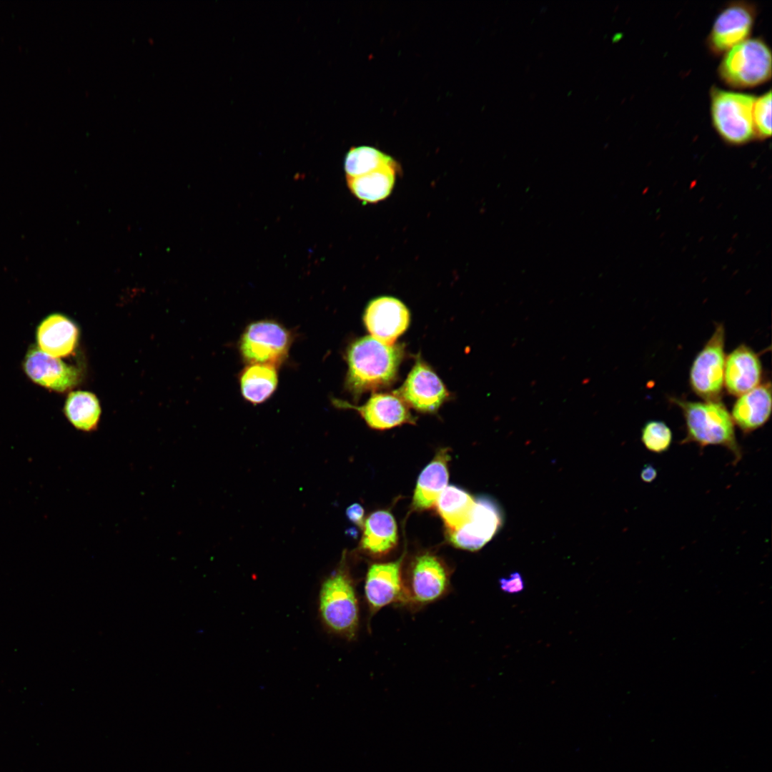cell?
I'll return each mask as SVG.
<instances>
[{
  "instance_id": "d6986e66",
  "label": "cell",
  "mask_w": 772,
  "mask_h": 772,
  "mask_svg": "<svg viewBox=\"0 0 772 772\" xmlns=\"http://www.w3.org/2000/svg\"><path fill=\"white\" fill-rule=\"evenodd\" d=\"M450 460L449 452L440 450L421 472L412 499V505L415 509H430L436 504L439 496L447 487Z\"/></svg>"
},
{
  "instance_id": "5b68a950",
  "label": "cell",
  "mask_w": 772,
  "mask_h": 772,
  "mask_svg": "<svg viewBox=\"0 0 772 772\" xmlns=\"http://www.w3.org/2000/svg\"><path fill=\"white\" fill-rule=\"evenodd\" d=\"M721 79L734 88L762 84L771 76V52L761 38H751L726 52L718 69Z\"/></svg>"
},
{
  "instance_id": "7c38bea8",
  "label": "cell",
  "mask_w": 772,
  "mask_h": 772,
  "mask_svg": "<svg viewBox=\"0 0 772 772\" xmlns=\"http://www.w3.org/2000/svg\"><path fill=\"white\" fill-rule=\"evenodd\" d=\"M398 397L423 412L436 411L448 396L437 375L425 363L417 361L407 380L395 392Z\"/></svg>"
},
{
  "instance_id": "e0dca14e",
  "label": "cell",
  "mask_w": 772,
  "mask_h": 772,
  "mask_svg": "<svg viewBox=\"0 0 772 772\" xmlns=\"http://www.w3.org/2000/svg\"><path fill=\"white\" fill-rule=\"evenodd\" d=\"M771 407V385L768 381L738 397L730 413L734 425L743 435H748L766 425Z\"/></svg>"
},
{
  "instance_id": "2e32d148",
  "label": "cell",
  "mask_w": 772,
  "mask_h": 772,
  "mask_svg": "<svg viewBox=\"0 0 772 772\" xmlns=\"http://www.w3.org/2000/svg\"><path fill=\"white\" fill-rule=\"evenodd\" d=\"M339 407L356 409L367 425L378 430H385L403 423H413L414 420L402 400L396 395L375 394L361 407L346 402L333 400Z\"/></svg>"
},
{
  "instance_id": "ac0fdd59",
  "label": "cell",
  "mask_w": 772,
  "mask_h": 772,
  "mask_svg": "<svg viewBox=\"0 0 772 772\" xmlns=\"http://www.w3.org/2000/svg\"><path fill=\"white\" fill-rule=\"evenodd\" d=\"M79 330L66 317L53 314L46 317L36 330L38 347L52 357L71 355L77 344Z\"/></svg>"
},
{
  "instance_id": "9a60e30c",
  "label": "cell",
  "mask_w": 772,
  "mask_h": 772,
  "mask_svg": "<svg viewBox=\"0 0 772 772\" xmlns=\"http://www.w3.org/2000/svg\"><path fill=\"white\" fill-rule=\"evenodd\" d=\"M763 367L758 354L743 343L726 358L724 388L730 395L739 397L758 387L762 381Z\"/></svg>"
},
{
  "instance_id": "7402d4cb",
  "label": "cell",
  "mask_w": 772,
  "mask_h": 772,
  "mask_svg": "<svg viewBox=\"0 0 772 772\" xmlns=\"http://www.w3.org/2000/svg\"><path fill=\"white\" fill-rule=\"evenodd\" d=\"M241 392L252 404H259L270 397L278 384L276 367L264 364H252L244 368L239 377Z\"/></svg>"
},
{
  "instance_id": "d4e9b609",
  "label": "cell",
  "mask_w": 772,
  "mask_h": 772,
  "mask_svg": "<svg viewBox=\"0 0 772 772\" xmlns=\"http://www.w3.org/2000/svg\"><path fill=\"white\" fill-rule=\"evenodd\" d=\"M395 160L382 151L370 146L350 148L345 157L347 177H356L372 172Z\"/></svg>"
},
{
  "instance_id": "f546056e",
  "label": "cell",
  "mask_w": 772,
  "mask_h": 772,
  "mask_svg": "<svg viewBox=\"0 0 772 772\" xmlns=\"http://www.w3.org/2000/svg\"><path fill=\"white\" fill-rule=\"evenodd\" d=\"M658 475L656 468L650 463H646L643 465L640 470V479L645 483H650L653 482Z\"/></svg>"
},
{
  "instance_id": "3957f363",
  "label": "cell",
  "mask_w": 772,
  "mask_h": 772,
  "mask_svg": "<svg viewBox=\"0 0 772 772\" xmlns=\"http://www.w3.org/2000/svg\"><path fill=\"white\" fill-rule=\"evenodd\" d=\"M322 583L318 599L320 619L331 633L354 640L360 628V603L355 580L345 561Z\"/></svg>"
},
{
  "instance_id": "ffe728a7",
  "label": "cell",
  "mask_w": 772,
  "mask_h": 772,
  "mask_svg": "<svg viewBox=\"0 0 772 772\" xmlns=\"http://www.w3.org/2000/svg\"><path fill=\"white\" fill-rule=\"evenodd\" d=\"M363 527L360 547L369 555L374 557L385 555L397 544L396 522L388 511L378 510L370 514Z\"/></svg>"
},
{
  "instance_id": "6da1fadb",
  "label": "cell",
  "mask_w": 772,
  "mask_h": 772,
  "mask_svg": "<svg viewBox=\"0 0 772 772\" xmlns=\"http://www.w3.org/2000/svg\"><path fill=\"white\" fill-rule=\"evenodd\" d=\"M670 400L681 410L685 420L686 436L680 444H696L701 450L721 446L733 456V464L743 457L731 413L720 401H689L673 397Z\"/></svg>"
},
{
  "instance_id": "603a6c76",
  "label": "cell",
  "mask_w": 772,
  "mask_h": 772,
  "mask_svg": "<svg viewBox=\"0 0 772 772\" xmlns=\"http://www.w3.org/2000/svg\"><path fill=\"white\" fill-rule=\"evenodd\" d=\"M475 500L465 490L453 486H447L439 496L437 510L449 532L462 528L469 520Z\"/></svg>"
},
{
  "instance_id": "5bb4252c",
  "label": "cell",
  "mask_w": 772,
  "mask_h": 772,
  "mask_svg": "<svg viewBox=\"0 0 772 772\" xmlns=\"http://www.w3.org/2000/svg\"><path fill=\"white\" fill-rule=\"evenodd\" d=\"M364 320L373 338L386 345H393L407 329L410 314L400 300L382 297L368 305Z\"/></svg>"
},
{
  "instance_id": "30bf717a",
  "label": "cell",
  "mask_w": 772,
  "mask_h": 772,
  "mask_svg": "<svg viewBox=\"0 0 772 772\" xmlns=\"http://www.w3.org/2000/svg\"><path fill=\"white\" fill-rule=\"evenodd\" d=\"M503 513L492 498L480 497L467 522L459 530L449 532V539L456 548L476 551L481 549L498 532L503 524Z\"/></svg>"
},
{
  "instance_id": "8992f818",
  "label": "cell",
  "mask_w": 772,
  "mask_h": 772,
  "mask_svg": "<svg viewBox=\"0 0 772 772\" xmlns=\"http://www.w3.org/2000/svg\"><path fill=\"white\" fill-rule=\"evenodd\" d=\"M710 96L712 123L725 142L743 144L756 138L753 121L756 96L716 86L711 88Z\"/></svg>"
},
{
  "instance_id": "4316f807",
  "label": "cell",
  "mask_w": 772,
  "mask_h": 772,
  "mask_svg": "<svg viewBox=\"0 0 772 772\" xmlns=\"http://www.w3.org/2000/svg\"><path fill=\"white\" fill-rule=\"evenodd\" d=\"M771 91L756 97L753 109V121L756 137L766 139L771 134Z\"/></svg>"
},
{
  "instance_id": "484cf974",
  "label": "cell",
  "mask_w": 772,
  "mask_h": 772,
  "mask_svg": "<svg viewBox=\"0 0 772 772\" xmlns=\"http://www.w3.org/2000/svg\"><path fill=\"white\" fill-rule=\"evenodd\" d=\"M640 440L648 451L663 454L668 452L672 445L673 432L665 422L650 420L641 428Z\"/></svg>"
},
{
  "instance_id": "44dd1931",
  "label": "cell",
  "mask_w": 772,
  "mask_h": 772,
  "mask_svg": "<svg viewBox=\"0 0 772 772\" xmlns=\"http://www.w3.org/2000/svg\"><path fill=\"white\" fill-rule=\"evenodd\" d=\"M397 168L395 161L366 174L347 177V185L358 199L366 203L377 202L391 193Z\"/></svg>"
},
{
  "instance_id": "cb8c5ba5",
  "label": "cell",
  "mask_w": 772,
  "mask_h": 772,
  "mask_svg": "<svg viewBox=\"0 0 772 772\" xmlns=\"http://www.w3.org/2000/svg\"><path fill=\"white\" fill-rule=\"evenodd\" d=\"M64 413L70 423L84 432H91L97 428L101 407L97 397L91 392L75 391L69 394Z\"/></svg>"
},
{
  "instance_id": "52a82bcc",
  "label": "cell",
  "mask_w": 772,
  "mask_h": 772,
  "mask_svg": "<svg viewBox=\"0 0 772 772\" xmlns=\"http://www.w3.org/2000/svg\"><path fill=\"white\" fill-rule=\"evenodd\" d=\"M726 330L716 323L715 330L695 357L689 371L691 390L704 401L721 400L724 390Z\"/></svg>"
},
{
  "instance_id": "9c48e42d",
  "label": "cell",
  "mask_w": 772,
  "mask_h": 772,
  "mask_svg": "<svg viewBox=\"0 0 772 772\" xmlns=\"http://www.w3.org/2000/svg\"><path fill=\"white\" fill-rule=\"evenodd\" d=\"M756 16L755 6L748 2L733 1L725 6L716 16L706 39L709 49L720 54L748 39Z\"/></svg>"
},
{
  "instance_id": "f1b7e54d",
  "label": "cell",
  "mask_w": 772,
  "mask_h": 772,
  "mask_svg": "<svg viewBox=\"0 0 772 772\" xmlns=\"http://www.w3.org/2000/svg\"><path fill=\"white\" fill-rule=\"evenodd\" d=\"M346 514L350 521L358 526H363L365 523L364 510L360 505L357 503L352 504L347 509Z\"/></svg>"
},
{
  "instance_id": "277c9868",
  "label": "cell",
  "mask_w": 772,
  "mask_h": 772,
  "mask_svg": "<svg viewBox=\"0 0 772 772\" xmlns=\"http://www.w3.org/2000/svg\"><path fill=\"white\" fill-rule=\"evenodd\" d=\"M451 570L434 554L415 557L403 574V592L399 606L412 612L445 598L451 592Z\"/></svg>"
},
{
  "instance_id": "ba28073f",
  "label": "cell",
  "mask_w": 772,
  "mask_h": 772,
  "mask_svg": "<svg viewBox=\"0 0 772 772\" xmlns=\"http://www.w3.org/2000/svg\"><path fill=\"white\" fill-rule=\"evenodd\" d=\"M292 343L290 332L272 320H262L249 325L242 333L239 350L246 363L264 364L276 367L288 355Z\"/></svg>"
},
{
  "instance_id": "83f0119b",
  "label": "cell",
  "mask_w": 772,
  "mask_h": 772,
  "mask_svg": "<svg viewBox=\"0 0 772 772\" xmlns=\"http://www.w3.org/2000/svg\"><path fill=\"white\" fill-rule=\"evenodd\" d=\"M498 582L501 590L509 594L519 593L525 588V581L519 572H513L508 577L501 578Z\"/></svg>"
},
{
  "instance_id": "7a4b0ae2",
  "label": "cell",
  "mask_w": 772,
  "mask_h": 772,
  "mask_svg": "<svg viewBox=\"0 0 772 772\" xmlns=\"http://www.w3.org/2000/svg\"><path fill=\"white\" fill-rule=\"evenodd\" d=\"M402 353L395 345H386L372 337L354 342L347 353L346 387L355 396L390 384L395 379Z\"/></svg>"
},
{
  "instance_id": "4fadbf2b",
  "label": "cell",
  "mask_w": 772,
  "mask_h": 772,
  "mask_svg": "<svg viewBox=\"0 0 772 772\" xmlns=\"http://www.w3.org/2000/svg\"><path fill=\"white\" fill-rule=\"evenodd\" d=\"M24 369L35 383L57 392H65L80 381V370L52 357L38 347L30 348L24 358Z\"/></svg>"
},
{
  "instance_id": "8fae6325",
  "label": "cell",
  "mask_w": 772,
  "mask_h": 772,
  "mask_svg": "<svg viewBox=\"0 0 772 772\" xmlns=\"http://www.w3.org/2000/svg\"><path fill=\"white\" fill-rule=\"evenodd\" d=\"M403 558L387 563L371 564L364 584V597L369 623L382 608L399 606L403 592Z\"/></svg>"
}]
</instances>
